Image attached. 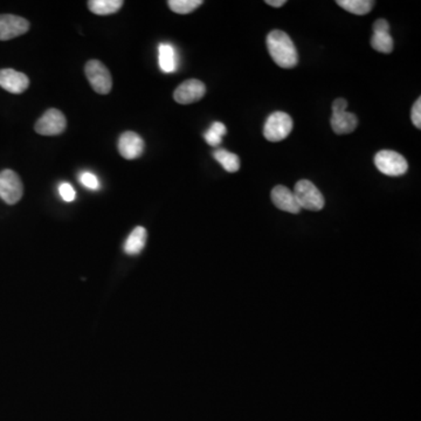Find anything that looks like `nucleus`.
I'll list each match as a JSON object with an SVG mask.
<instances>
[{"label": "nucleus", "instance_id": "19", "mask_svg": "<svg viewBox=\"0 0 421 421\" xmlns=\"http://www.w3.org/2000/svg\"><path fill=\"white\" fill-rule=\"evenodd\" d=\"M203 0H170V10L178 15H188L203 5Z\"/></svg>", "mask_w": 421, "mask_h": 421}, {"label": "nucleus", "instance_id": "15", "mask_svg": "<svg viewBox=\"0 0 421 421\" xmlns=\"http://www.w3.org/2000/svg\"><path fill=\"white\" fill-rule=\"evenodd\" d=\"M159 67L164 73H173L177 68L176 51L170 44L159 45Z\"/></svg>", "mask_w": 421, "mask_h": 421}, {"label": "nucleus", "instance_id": "3", "mask_svg": "<svg viewBox=\"0 0 421 421\" xmlns=\"http://www.w3.org/2000/svg\"><path fill=\"white\" fill-rule=\"evenodd\" d=\"M293 127V120L288 114L275 111L269 115L265 123L263 136L269 142H280L289 136Z\"/></svg>", "mask_w": 421, "mask_h": 421}, {"label": "nucleus", "instance_id": "18", "mask_svg": "<svg viewBox=\"0 0 421 421\" xmlns=\"http://www.w3.org/2000/svg\"><path fill=\"white\" fill-rule=\"evenodd\" d=\"M337 5L346 11L356 15H368L375 5V1L370 0H339Z\"/></svg>", "mask_w": 421, "mask_h": 421}, {"label": "nucleus", "instance_id": "20", "mask_svg": "<svg viewBox=\"0 0 421 421\" xmlns=\"http://www.w3.org/2000/svg\"><path fill=\"white\" fill-rule=\"evenodd\" d=\"M371 46L377 52L390 54L393 51V39L388 32L385 33H373L371 38Z\"/></svg>", "mask_w": 421, "mask_h": 421}, {"label": "nucleus", "instance_id": "7", "mask_svg": "<svg viewBox=\"0 0 421 421\" xmlns=\"http://www.w3.org/2000/svg\"><path fill=\"white\" fill-rule=\"evenodd\" d=\"M67 120L60 110L48 109L35 123V132L42 136L60 135L66 130Z\"/></svg>", "mask_w": 421, "mask_h": 421}, {"label": "nucleus", "instance_id": "1", "mask_svg": "<svg viewBox=\"0 0 421 421\" xmlns=\"http://www.w3.org/2000/svg\"><path fill=\"white\" fill-rule=\"evenodd\" d=\"M267 47L271 59L281 68L290 69L298 62L296 47L289 35L283 30H271L268 34Z\"/></svg>", "mask_w": 421, "mask_h": 421}, {"label": "nucleus", "instance_id": "13", "mask_svg": "<svg viewBox=\"0 0 421 421\" xmlns=\"http://www.w3.org/2000/svg\"><path fill=\"white\" fill-rule=\"evenodd\" d=\"M331 128L337 135H348L357 128L358 118L355 114L343 111L332 114L330 120Z\"/></svg>", "mask_w": 421, "mask_h": 421}, {"label": "nucleus", "instance_id": "6", "mask_svg": "<svg viewBox=\"0 0 421 421\" xmlns=\"http://www.w3.org/2000/svg\"><path fill=\"white\" fill-rule=\"evenodd\" d=\"M24 195V186L19 176L12 170L0 172V198L8 205L18 203Z\"/></svg>", "mask_w": 421, "mask_h": 421}, {"label": "nucleus", "instance_id": "10", "mask_svg": "<svg viewBox=\"0 0 421 421\" xmlns=\"http://www.w3.org/2000/svg\"><path fill=\"white\" fill-rule=\"evenodd\" d=\"M118 151L122 157L129 161L139 158L144 152L143 138L136 132H125L118 139Z\"/></svg>", "mask_w": 421, "mask_h": 421}, {"label": "nucleus", "instance_id": "4", "mask_svg": "<svg viewBox=\"0 0 421 421\" xmlns=\"http://www.w3.org/2000/svg\"><path fill=\"white\" fill-rule=\"evenodd\" d=\"M375 165L380 172L390 177H398L407 172L409 163L404 156L392 150H382L375 156Z\"/></svg>", "mask_w": 421, "mask_h": 421}, {"label": "nucleus", "instance_id": "8", "mask_svg": "<svg viewBox=\"0 0 421 421\" xmlns=\"http://www.w3.org/2000/svg\"><path fill=\"white\" fill-rule=\"evenodd\" d=\"M206 94V86L197 79L186 80L173 93L174 101L179 105H191L198 102Z\"/></svg>", "mask_w": 421, "mask_h": 421}, {"label": "nucleus", "instance_id": "14", "mask_svg": "<svg viewBox=\"0 0 421 421\" xmlns=\"http://www.w3.org/2000/svg\"><path fill=\"white\" fill-rule=\"evenodd\" d=\"M147 230L144 227H136L125 241V252L128 256H137L143 251L144 246L147 244Z\"/></svg>", "mask_w": 421, "mask_h": 421}, {"label": "nucleus", "instance_id": "21", "mask_svg": "<svg viewBox=\"0 0 421 421\" xmlns=\"http://www.w3.org/2000/svg\"><path fill=\"white\" fill-rule=\"evenodd\" d=\"M80 181L82 183L83 186H86L89 190H98L100 188V181L98 177L91 172H83L80 176Z\"/></svg>", "mask_w": 421, "mask_h": 421}, {"label": "nucleus", "instance_id": "25", "mask_svg": "<svg viewBox=\"0 0 421 421\" xmlns=\"http://www.w3.org/2000/svg\"><path fill=\"white\" fill-rule=\"evenodd\" d=\"M331 108H332V114L343 113V111H346V108H348V101H346V98H337V100L332 102Z\"/></svg>", "mask_w": 421, "mask_h": 421}, {"label": "nucleus", "instance_id": "9", "mask_svg": "<svg viewBox=\"0 0 421 421\" xmlns=\"http://www.w3.org/2000/svg\"><path fill=\"white\" fill-rule=\"evenodd\" d=\"M30 30L28 20L18 15H0V40L8 42Z\"/></svg>", "mask_w": 421, "mask_h": 421}, {"label": "nucleus", "instance_id": "27", "mask_svg": "<svg viewBox=\"0 0 421 421\" xmlns=\"http://www.w3.org/2000/svg\"><path fill=\"white\" fill-rule=\"evenodd\" d=\"M210 130H213L215 134H218L220 137L227 134V129H226L225 125H222L220 122H215L213 125H210Z\"/></svg>", "mask_w": 421, "mask_h": 421}, {"label": "nucleus", "instance_id": "11", "mask_svg": "<svg viewBox=\"0 0 421 421\" xmlns=\"http://www.w3.org/2000/svg\"><path fill=\"white\" fill-rule=\"evenodd\" d=\"M30 86V80L24 73L15 69L0 71V87L12 94H21Z\"/></svg>", "mask_w": 421, "mask_h": 421}, {"label": "nucleus", "instance_id": "16", "mask_svg": "<svg viewBox=\"0 0 421 421\" xmlns=\"http://www.w3.org/2000/svg\"><path fill=\"white\" fill-rule=\"evenodd\" d=\"M123 4L122 0H91L88 1V8L95 15H109L120 11Z\"/></svg>", "mask_w": 421, "mask_h": 421}, {"label": "nucleus", "instance_id": "12", "mask_svg": "<svg viewBox=\"0 0 421 421\" xmlns=\"http://www.w3.org/2000/svg\"><path fill=\"white\" fill-rule=\"evenodd\" d=\"M271 198L278 210H285L292 215H297L301 212L293 192L283 185H278L271 190Z\"/></svg>", "mask_w": 421, "mask_h": 421}, {"label": "nucleus", "instance_id": "2", "mask_svg": "<svg viewBox=\"0 0 421 421\" xmlns=\"http://www.w3.org/2000/svg\"><path fill=\"white\" fill-rule=\"evenodd\" d=\"M293 193L301 210L305 208L307 210L319 212L325 205V200H324L322 192L314 183L307 181V179L297 181Z\"/></svg>", "mask_w": 421, "mask_h": 421}, {"label": "nucleus", "instance_id": "22", "mask_svg": "<svg viewBox=\"0 0 421 421\" xmlns=\"http://www.w3.org/2000/svg\"><path fill=\"white\" fill-rule=\"evenodd\" d=\"M59 192H60L61 198L64 201H67V203H71V201L75 199V191H74L72 185L68 184V183H62L59 186Z\"/></svg>", "mask_w": 421, "mask_h": 421}, {"label": "nucleus", "instance_id": "23", "mask_svg": "<svg viewBox=\"0 0 421 421\" xmlns=\"http://www.w3.org/2000/svg\"><path fill=\"white\" fill-rule=\"evenodd\" d=\"M411 120L413 122V125L418 129L421 128V100L418 98L417 101L414 102L413 108L411 111Z\"/></svg>", "mask_w": 421, "mask_h": 421}, {"label": "nucleus", "instance_id": "24", "mask_svg": "<svg viewBox=\"0 0 421 421\" xmlns=\"http://www.w3.org/2000/svg\"><path fill=\"white\" fill-rule=\"evenodd\" d=\"M204 138H205V141H206L207 143H208V145H210V147H218L222 142V137H220L218 134H215V132H213V130H210V129H208V130L204 134Z\"/></svg>", "mask_w": 421, "mask_h": 421}, {"label": "nucleus", "instance_id": "17", "mask_svg": "<svg viewBox=\"0 0 421 421\" xmlns=\"http://www.w3.org/2000/svg\"><path fill=\"white\" fill-rule=\"evenodd\" d=\"M213 157L222 164L227 172L234 173L240 169V158L225 149H218L213 152Z\"/></svg>", "mask_w": 421, "mask_h": 421}, {"label": "nucleus", "instance_id": "5", "mask_svg": "<svg viewBox=\"0 0 421 421\" xmlns=\"http://www.w3.org/2000/svg\"><path fill=\"white\" fill-rule=\"evenodd\" d=\"M84 73L94 91L101 95L109 94L113 88V79L108 68L101 61H88L84 67Z\"/></svg>", "mask_w": 421, "mask_h": 421}, {"label": "nucleus", "instance_id": "26", "mask_svg": "<svg viewBox=\"0 0 421 421\" xmlns=\"http://www.w3.org/2000/svg\"><path fill=\"white\" fill-rule=\"evenodd\" d=\"M373 33H385L390 30V25L385 19H378L373 24Z\"/></svg>", "mask_w": 421, "mask_h": 421}, {"label": "nucleus", "instance_id": "28", "mask_svg": "<svg viewBox=\"0 0 421 421\" xmlns=\"http://www.w3.org/2000/svg\"><path fill=\"white\" fill-rule=\"evenodd\" d=\"M266 3H267V5L273 6V8H281V6L286 4L285 0H267Z\"/></svg>", "mask_w": 421, "mask_h": 421}]
</instances>
